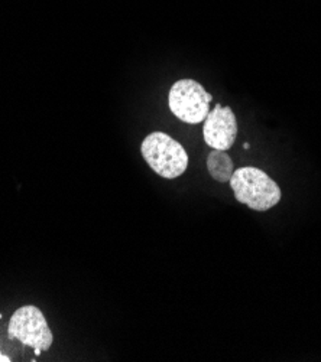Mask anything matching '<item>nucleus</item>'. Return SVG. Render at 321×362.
I'll use <instances>...</instances> for the list:
<instances>
[{"instance_id":"obj_4","label":"nucleus","mask_w":321,"mask_h":362,"mask_svg":"<svg viewBox=\"0 0 321 362\" xmlns=\"http://www.w3.org/2000/svg\"><path fill=\"white\" fill-rule=\"evenodd\" d=\"M213 97L194 80H180L169 90L168 104L172 115L188 124L205 120Z\"/></svg>"},{"instance_id":"obj_3","label":"nucleus","mask_w":321,"mask_h":362,"mask_svg":"<svg viewBox=\"0 0 321 362\" xmlns=\"http://www.w3.org/2000/svg\"><path fill=\"white\" fill-rule=\"evenodd\" d=\"M8 335L9 339H16L22 345L32 348L37 356L44 351L47 352L54 342L44 313L33 305L22 306L12 315Z\"/></svg>"},{"instance_id":"obj_7","label":"nucleus","mask_w":321,"mask_h":362,"mask_svg":"<svg viewBox=\"0 0 321 362\" xmlns=\"http://www.w3.org/2000/svg\"><path fill=\"white\" fill-rule=\"evenodd\" d=\"M0 362H11V358H8V356L0 354Z\"/></svg>"},{"instance_id":"obj_1","label":"nucleus","mask_w":321,"mask_h":362,"mask_svg":"<svg viewBox=\"0 0 321 362\" xmlns=\"http://www.w3.org/2000/svg\"><path fill=\"white\" fill-rule=\"evenodd\" d=\"M229 182L235 198L254 211H268L281 201L278 184L258 168H239L233 172Z\"/></svg>"},{"instance_id":"obj_5","label":"nucleus","mask_w":321,"mask_h":362,"mask_svg":"<svg viewBox=\"0 0 321 362\" xmlns=\"http://www.w3.org/2000/svg\"><path fill=\"white\" fill-rule=\"evenodd\" d=\"M207 146L216 151H229L237 136V120L230 107L218 104L208 112L203 129Z\"/></svg>"},{"instance_id":"obj_2","label":"nucleus","mask_w":321,"mask_h":362,"mask_svg":"<svg viewBox=\"0 0 321 362\" xmlns=\"http://www.w3.org/2000/svg\"><path fill=\"white\" fill-rule=\"evenodd\" d=\"M140 152L152 170L165 179L178 177L187 170L188 155L183 144L164 132L147 136L142 141Z\"/></svg>"},{"instance_id":"obj_6","label":"nucleus","mask_w":321,"mask_h":362,"mask_svg":"<svg viewBox=\"0 0 321 362\" xmlns=\"http://www.w3.org/2000/svg\"><path fill=\"white\" fill-rule=\"evenodd\" d=\"M207 169L211 177L220 184L229 182L235 172L232 158L225 151H216V149L210 152L207 156Z\"/></svg>"}]
</instances>
